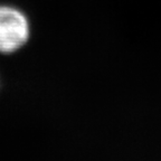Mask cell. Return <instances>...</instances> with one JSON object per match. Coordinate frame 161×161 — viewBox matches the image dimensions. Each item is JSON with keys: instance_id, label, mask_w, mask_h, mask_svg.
Wrapping results in <instances>:
<instances>
[{"instance_id": "1", "label": "cell", "mask_w": 161, "mask_h": 161, "mask_svg": "<svg viewBox=\"0 0 161 161\" xmlns=\"http://www.w3.org/2000/svg\"><path fill=\"white\" fill-rule=\"evenodd\" d=\"M29 26L23 14L9 7H0V53H11L27 42Z\"/></svg>"}]
</instances>
